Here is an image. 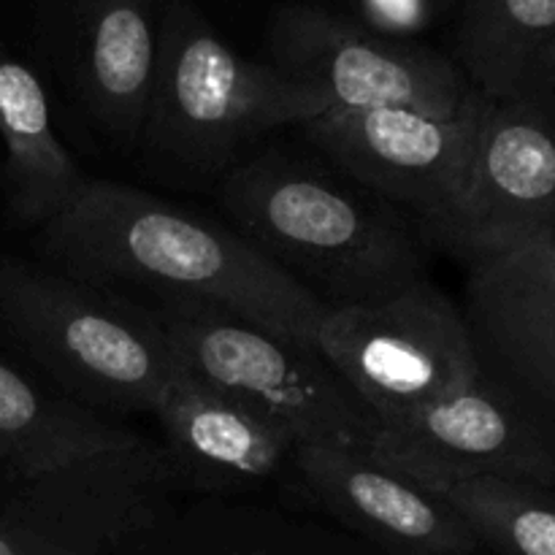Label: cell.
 <instances>
[{
    "instance_id": "17",
    "label": "cell",
    "mask_w": 555,
    "mask_h": 555,
    "mask_svg": "<svg viewBox=\"0 0 555 555\" xmlns=\"http://www.w3.org/2000/svg\"><path fill=\"white\" fill-rule=\"evenodd\" d=\"M135 431L106 421L63 393L36 383L0 361V477H38L68 469L98 455L144 444Z\"/></svg>"
},
{
    "instance_id": "8",
    "label": "cell",
    "mask_w": 555,
    "mask_h": 555,
    "mask_svg": "<svg viewBox=\"0 0 555 555\" xmlns=\"http://www.w3.org/2000/svg\"><path fill=\"white\" fill-rule=\"evenodd\" d=\"M421 231L469 263L555 233V98L488 101L459 190Z\"/></svg>"
},
{
    "instance_id": "10",
    "label": "cell",
    "mask_w": 555,
    "mask_h": 555,
    "mask_svg": "<svg viewBox=\"0 0 555 555\" xmlns=\"http://www.w3.org/2000/svg\"><path fill=\"white\" fill-rule=\"evenodd\" d=\"M374 444L464 475L555 488V423L486 366L466 388L383 426Z\"/></svg>"
},
{
    "instance_id": "18",
    "label": "cell",
    "mask_w": 555,
    "mask_h": 555,
    "mask_svg": "<svg viewBox=\"0 0 555 555\" xmlns=\"http://www.w3.org/2000/svg\"><path fill=\"white\" fill-rule=\"evenodd\" d=\"M369 455L450 504L477 540L493 551L502 555H555L553 488L504 477L464 475L385 444H374Z\"/></svg>"
},
{
    "instance_id": "7",
    "label": "cell",
    "mask_w": 555,
    "mask_h": 555,
    "mask_svg": "<svg viewBox=\"0 0 555 555\" xmlns=\"http://www.w3.org/2000/svg\"><path fill=\"white\" fill-rule=\"evenodd\" d=\"M269 52L282 76L339 112L399 106L461 117L486 101L453 60L379 36L320 5L276 9L269 22Z\"/></svg>"
},
{
    "instance_id": "23",
    "label": "cell",
    "mask_w": 555,
    "mask_h": 555,
    "mask_svg": "<svg viewBox=\"0 0 555 555\" xmlns=\"http://www.w3.org/2000/svg\"><path fill=\"white\" fill-rule=\"evenodd\" d=\"M0 41H3V36H0Z\"/></svg>"
},
{
    "instance_id": "2",
    "label": "cell",
    "mask_w": 555,
    "mask_h": 555,
    "mask_svg": "<svg viewBox=\"0 0 555 555\" xmlns=\"http://www.w3.org/2000/svg\"><path fill=\"white\" fill-rule=\"evenodd\" d=\"M220 206L233 231L325 309L385 301L426 280L421 247L390 204L276 155L225 171Z\"/></svg>"
},
{
    "instance_id": "9",
    "label": "cell",
    "mask_w": 555,
    "mask_h": 555,
    "mask_svg": "<svg viewBox=\"0 0 555 555\" xmlns=\"http://www.w3.org/2000/svg\"><path fill=\"white\" fill-rule=\"evenodd\" d=\"M486 106L488 98L461 117L399 106L328 108L301 130L352 182L423 225L459 190Z\"/></svg>"
},
{
    "instance_id": "1",
    "label": "cell",
    "mask_w": 555,
    "mask_h": 555,
    "mask_svg": "<svg viewBox=\"0 0 555 555\" xmlns=\"http://www.w3.org/2000/svg\"><path fill=\"white\" fill-rule=\"evenodd\" d=\"M41 247L52 269L119 298H195L312 347L328 312L233 228L108 179L81 184Z\"/></svg>"
},
{
    "instance_id": "22",
    "label": "cell",
    "mask_w": 555,
    "mask_h": 555,
    "mask_svg": "<svg viewBox=\"0 0 555 555\" xmlns=\"http://www.w3.org/2000/svg\"><path fill=\"white\" fill-rule=\"evenodd\" d=\"M551 242H553V244H555V233H551Z\"/></svg>"
},
{
    "instance_id": "3",
    "label": "cell",
    "mask_w": 555,
    "mask_h": 555,
    "mask_svg": "<svg viewBox=\"0 0 555 555\" xmlns=\"http://www.w3.org/2000/svg\"><path fill=\"white\" fill-rule=\"evenodd\" d=\"M325 103L274 65L222 41L193 0H160L157 68L139 144L188 173L231 171L276 128H304Z\"/></svg>"
},
{
    "instance_id": "5",
    "label": "cell",
    "mask_w": 555,
    "mask_h": 555,
    "mask_svg": "<svg viewBox=\"0 0 555 555\" xmlns=\"http://www.w3.org/2000/svg\"><path fill=\"white\" fill-rule=\"evenodd\" d=\"M139 307L171 341L184 369L274 421L298 444L369 455L383 431L377 415L318 347L195 298L157 296Z\"/></svg>"
},
{
    "instance_id": "13",
    "label": "cell",
    "mask_w": 555,
    "mask_h": 555,
    "mask_svg": "<svg viewBox=\"0 0 555 555\" xmlns=\"http://www.w3.org/2000/svg\"><path fill=\"white\" fill-rule=\"evenodd\" d=\"M160 0H60V38L87 114L139 141L157 68Z\"/></svg>"
},
{
    "instance_id": "15",
    "label": "cell",
    "mask_w": 555,
    "mask_h": 555,
    "mask_svg": "<svg viewBox=\"0 0 555 555\" xmlns=\"http://www.w3.org/2000/svg\"><path fill=\"white\" fill-rule=\"evenodd\" d=\"M0 150L9 211L22 225L52 222L87 182L54 133L49 98L30 65L0 41Z\"/></svg>"
},
{
    "instance_id": "4",
    "label": "cell",
    "mask_w": 555,
    "mask_h": 555,
    "mask_svg": "<svg viewBox=\"0 0 555 555\" xmlns=\"http://www.w3.org/2000/svg\"><path fill=\"white\" fill-rule=\"evenodd\" d=\"M0 334L92 412L152 415L182 369L139 304L25 260H0Z\"/></svg>"
},
{
    "instance_id": "19",
    "label": "cell",
    "mask_w": 555,
    "mask_h": 555,
    "mask_svg": "<svg viewBox=\"0 0 555 555\" xmlns=\"http://www.w3.org/2000/svg\"><path fill=\"white\" fill-rule=\"evenodd\" d=\"M358 20L379 36L406 41L437 20V0H347Z\"/></svg>"
},
{
    "instance_id": "6",
    "label": "cell",
    "mask_w": 555,
    "mask_h": 555,
    "mask_svg": "<svg viewBox=\"0 0 555 555\" xmlns=\"http://www.w3.org/2000/svg\"><path fill=\"white\" fill-rule=\"evenodd\" d=\"M318 350L383 426L482 374L464 312L428 276L385 301L325 312Z\"/></svg>"
},
{
    "instance_id": "11",
    "label": "cell",
    "mask_w": 555,
    "mask_h": 555,
    "mask_svg": "<svg viewBox=\"0 0 555 555\" xmlns=\"http://www.w3.org/2000/svg\"><path fill=\"white\" fill-rule=\"evenodd\" d=\"M466 323L482 366L555 410V244L537 236L469 263Z\"/></svg>"
},
{
    "instance_id": "16",
    "label": "cell",
    "mask_w": 555,
    "mask_h": 555,
    "mask_svg": "<svg viewBox=\"0 0 555 555\" xmlns=\"http://www.w3.org/2000/svg\"><path fill=\"white\" fill-rule=\"evenodd\" d=\"M555 0H464L455 60L488 101L553 98Z\"/></svg>"
},
{
    "instance_id": "21",
    "label": "cell",
    "mask_w": 555,
    "mask_h": 555,
    "mask_svg": "<svg viewBox=\"0 0 555 555\" xmlns=\"http://www.w3.org/2000/svg\"><path fill=\"white\" fill-rule=\"evenodd\" d=\"M3 469H5V455L3 450H0V475H3Z\"/></svg>"
},
{
    "instance_id": "20",
    "label": "cell",
    "mask_w": 555,
    "mask_h": 555,
    "mask_svg": "<svg viewBox=\"0 0 555 555\" xmlns=\"http://www.w3.org/2000/svg\"><path fill=\"white\" fill-rule=\"evenodd\" d=\"M0 555H54V553H47L41 551V547L27 545V542L20 540V537L5 526V520L0 518Z\"/></svg>"
},
{
    "instance_id": "14",
    "label": "cell",
    "mask_w": 555,
    "mask_h": 555,
    "mask_svg": "<svg viewBox=\"0 0 555 555\" xmlns=\"http://www.w3.org/2000/svg\"><path fill=\"white\" fill-rule=\"evenodd\" d=\"M168 464L201 488H242L271 480L293 464L298 442L274 421L179 369L155 412Z\"/></svg>"
},
{
    "instance_id": "12",
    "label": "cell",
    "mask_w": 555,
    "mask_h": 555,
    "mask_svg": "<svg viewBox=\"0 0 555 555\" xmlns=\"http://www.w3.org/2000/svg\"><path fill=\"white\" fill-rule=\"evenodd\" d=\"M293 464L325 509L385 551L469 555L480 545L450 504L372 455L328 444H298Z\"/></svg>"
}]
</instances>
